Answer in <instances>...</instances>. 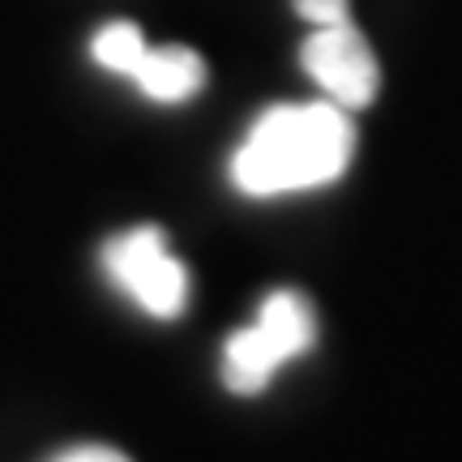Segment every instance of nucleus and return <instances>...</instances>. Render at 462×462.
Returning <instances> with one entry per match:
<instances>
[{"mask_svg": "<svg viewBox=\"0 0 462 462\" xmlns=\"http://www.w3.org/2000/svg\"><path fill=\"white\" fill-rule=\"evenodd\" d=\"M356 159V125L338 103H279L253 120L248 137L231 154V184L245 198L313 193L343 180Z\"/></svg>", "mask_w": 462, "mask_h": 462, "instance_id": "1", "label": "nucleus"}, {"mask_svg": "<svg viewBox=\"0 0 462 462\" xmlns=\"http://www.w3.org/2000/svg\"><path fill=\"white\" fill-rule=\"evenodd\" d=\"M317 343V317L309 296L300 291H270L257 304L248 326L227 334L223 343V385L231 394L253 398L270 390L282 364L300 360Z\"/></svg>", "mask_w": 462, "mask_h": 462, "instance_id": "2", "label": "nucleus"}, {"mask_svg": "<svg viewBox=\"0 0 462 462\" xmlns=\"http://www.w3.org/2000/svg\"><path fill=\"white\" fill-rule=\"evenodd\" d=\"M103 274L154 321H176L189 309V270L159 227H129L112 236L103 245Z\"/></svg>", "mask_w": 462, "mask_h": 462, "instance_id": "3", "label": "nucleus"}, {"mask_svg": "<svg viewBox=\"0 0 462 462\" xmlns=\"http://www.w3.org/2000/svg\"><path fill=\"white\" fill-rule=\"evenodd\" d=\"M300 65L313 78L317 90L330 103H338L343 112H360L368 103H377L381 65L356 22L313 26V34L300 48Z\"/></svg>", "mask_w": 462, "mask_h": 462, "instance_id": "4", "label": "nucleus"}, {"mask_svg": "<svg viewBox=\"0 0 462 462\" xmlns=\"http://www.w3.org/2000/svg\"><path fill=\"white\" fill-rule=\"evenodd\" d=\"M129 82L150 103H184L206 86V60H201V51L184 48V43H163V48L146 43Z\"/></svg>", "mask_w": 462, "mask_h": 462, "instance_id": "5", "label": "nucleus"}, {"mask_svg": "<svg viewBox=\"0 0 462 462\" xmlns=\"http://www.w3.org/2000/svg\"><path fill=\"white\" fill-rule=\"evenodd\" d=\"M146 43L150 39L137 31V22H107V26L95 31V39H90V56H95L99 69H107V73H116V78L129 82V73L137 69Z\"/></svg>", "mask_w": 462, "mask_h": 462, "instance_id": "6", "label": "nucleus"}, {"mask_svg": "<svg viewBox=\"0 0 462 462\" xmlns=\"http://www.w3.org/2000/svg\"><path fill=\"white\" fill-rule=\"evenodd\" d=\"M296 14L309 22V26H338V22H351V0H291Z\"/></svg>", "mask_w": 462, "mask_h": 462, "instance_id": "7", "label": "nucleus"}, {"mask_svg": "<svg viewBox=\"0 0 462 462\" xmlns=\"http://www.w3.org/2000/svg\"><path fill=\"white\" fill-rule=\"evenodd\" d=\"M51 462H129V458L112 446H73V449H60Z\"/></svg>", "mask_w": 462, "mask_h": 462, "instance_id": "8", "label": "nucleus"}]
</instances>
